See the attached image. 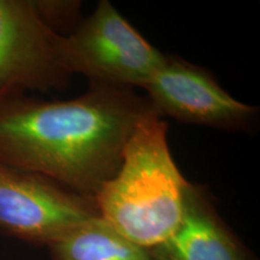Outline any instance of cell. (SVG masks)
<instances>
[{"label":"cell","mask_w":260,"mask_h":260,"mask_svg":"<svg viewBox=\"0 0 260 260\" xmlns=\"http://www.w3.org/2000/svg\"><path fill=\"white\" fill-rule=\"evenodd\" d=\"M99 217L95 199L41 175L0 164V233L50 246L79 224Z\"/></svg>","instance_id":"5"},{"label":"cell","mask_w":260,"mask_h":260,"mask_svg":"<svg viewBox=\"0 0 260 260\" xmlns=\"http://www.w3.org/2000/svg\"><path fill=\"white\" fill-rule=\"evenodd\" d=\"M47 248L52 260H152L148 249L129 241L100 216L70 229Z\"/></svg>","instance_id":"8"},{"label":"cell","mask_w":260,"mask_h":260,"mask_svg":"<svg viewBox=\"0 0 260 260\" xmlns=\"http://www.w3.org/2000/svg\"><path fill=\"white\" fill-rule=\"evenodd\" d=\"M39 14L46 23L58 32L59 28L69 27L80 18V2L71 0H34ZM59 34V32H58Z\"/></svg>","instance_id":"9"},{"label":"cell","mask_w":260,"mask_h":260,"mask_svg":"<svg viewBox=\"0 0 260 260\" xmlns=\"http://www.w3.org/2000/svg\"><path fill=\"white\" fill-rule=\"evenodd\" d=\"M71 77L64 35L42 19L34 0H0V98L61 90Z\"/></svg>","instance_id":"4"},{"label":"cell","mask_w":260,"mask_h":260,"mask_svg":"<svg viewBox=\"0 0 260 260\" xmlns=\"http://www.w3.org/2000/svg\"><path fill=\"white\" fill-rule=\"evenodd\" d=\"M148 252L152 260H249L206 190L193 183L187 188L183 217L176 232Z\"/></svg>","instance_id":"7"},{"label":"cell","mask_w":260,"mask_h":260,"mask_svg":"<svg viewBox=\"0 0 260 260\" xmlns=\"http://www.w3.org/2000/svg\"><path fill=\"white\" fill-rule=\"evenodd\" d=\"M159 116L225 130H246L258 109L234 99L213 75L181 58L167 56L162 67L142 87Z\"/></svg>","instance_id":"6"},{"label":"cell","mask_w":260,"mask_h":260,"mask_svg":"<svg viewBox=\"0 0 260 260\" xmlns=\"http://www.w3.org/2000/svg\"><path fill=\"white\" fill-rule=\"evenodd\" d=\"M153 111L133 89L93 82L70 100L0 98V164L94 198L118 170L133 130Z\"/></svg>","instance_id":"1"},{"label":"cell","mask_w":260,"mask_h":260,"mask_svg":"<svg viewBox=\"0 0 260 260\" xmlns=\"http://www.w3.org/2000/svg\"><path fill=\"white\" fill-rule=\"evenodd\" d=\"M188 182L168 144V123L153 111L126 140L122 160L95 199L99 216L129 241L151 249L176 232Z\"/></svg>","instance_id":"2"},{"label":"cell","mask_w":260,"mask_h":260,"mask_svg":"<svg viewBox=\"0 0 260 260\" xmlns=\"http://www.w3.org/2000/svg\"><path fill=\"white\" fill-rule=\"evenodd\" d=\"M64 51L71 75L130 89L142 88L167 60L107 0L64 35Z\"/></svg>","instance_id":"3"}]
</instances>
